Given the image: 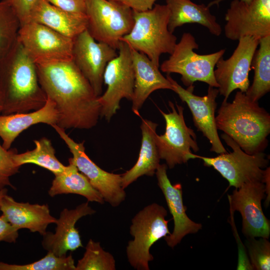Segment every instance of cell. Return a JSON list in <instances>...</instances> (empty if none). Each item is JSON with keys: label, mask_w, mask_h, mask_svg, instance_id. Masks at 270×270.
I'll use <instances>...</instances> for the list:
<instances>
[{"label": "cell", "mask_w": 270, "mask_h": 270, "mask_svg": "<svg viewBox=\"0 0 270 270\" xmlns=\"http://www.w3.org/2000/svg\"><path fill=\"white\" fill-rule=\"evenodd\" d=\"M36 65L39 84L56 104V124L65 130L94 127L100 115L98 96L74 61Z\"/></svg>", "instance_id": "1"}, {"label": "cell", "mask_w": 270, "mask_h": 270, "mask_svg": "<svg viewBox=\"0 0 270 270\" xmlns=\"http://www.w3.org/2000/svg\"><path fill=\"white\" fill-rule=\"evenodd\" d=\"M0 86L4 98L2 114L36 110L46 101L36 65L18 39L0 60Z\"/></svg>", "instance_id": "2"}, {"label": "cell", "mask_w": 270, "mask_h": 270, "mask_svg": "<svg viewBox=\"0 0 270 270\" xmlns=\"http://www.w3.org/2000/svg\"><path fill=\"white\" fill-rule=\"evenodd\" d=\"M216 124L218 130L249 154L264 152L268 146L270 114L245 92L238 91L231 102L224 99L216 116Z\"/></svg>", "instance_id": "3"}, {"label": "cell", "mask_w": 270, "mask_h": 270, "mask_svg": "<svg viewBox=\"0 0 270 270\" xmlns=\"http://www.w3.org/2000/svg\"><path fill=\"white\" fill-rule=\"evenodd\" d=\"M134 26L120 40L144 54L156 66L163 54H170L177 38L168 29L169 10L166 5L155 4L144 12L133 10Z\"/></svg>", "instance_id": "4"}, {"label": "cell", "mask_w": 270, "mask_h": 270, "mask_svg": "<svg viewBox=\"0 0 270 270\" xmlns=\"http://www.w3.org/2000/svg\"><path fill=\"white\" fill-rule=\"evenodd\" d=\"M198 46L192 34L184 33L168 58L160 66V69L168 74H180L181 80L186 88H194V82L200 81L218 88L214 70L226 50L222 49L210 54H200L194 52Z\"/></svg>", "instance_id": "5"}, {"label": "cell", "mask_w": 270, "mask_h": 270, "mask_svg": "<svg viewBox=\"0 0 270 270\" xmlns=\"http://www.w3.org/2000/svg\"><path fill=\"white\" fill-rule=\"evenodd\" d=\"M166 210L153 203L145 206L132 220L130 232L134 237L126 248L130 266L137 270H149L148 262L154 260L150 250L158 240L170 234Z\"/></svg>", "instance_id": "6"}, {"label": "cell", "mask_w": 270, "mask_h": 270, "mask_svg": "<svg viewBox=\"0 0 270 270\" xmlns=\"http://www.w3.org/2000/svg\"><path fill=\"white\" fill-rule=\"evenodd\" d=\"M232 152L220 154L214 158L205 157L190 152L188 159L200 158L206 166H212L229 182L228 188H238L244 184L259 181L264 182L268 159L264 152L254 154L245 152L228 136H221Z\"/></svg>", "instance_id": "7"}, {"label": "cell", "mask_w": 270, "mask_h": 270, "mask_svg": "<svg viewBox=\"0 0 270 270\" xmlns=\"http://www.w3.org/2000/svg\"><path fill=\"white\" fill-rule=\"evenodd\" d=\"M86 14L90 35L116 50L134 24L133 10L114 0H86Z\"/></svg>", "instance_id": "8"}, {"label": "cell", "mask_w": 270, "mask_h": 270, "mask_svg": "<svg viewBox=\"0 0 270 270\" xmlns=\"http://www.w3.org/2000/svg\"><path fill=\"white\" fill-rule=\"evenodd\" d=\"M118 56L107 64L104 74L106 92L98 97L101 106L100 116L110 122L120 108V100H132L134 96V73L130 48L120 40Z\"/></svg>", "instance_id": "9"}, {"label": "cell", "mask_w": 270, "mask_h": 270, "mask_svg": "<svg viewBox=\"0 0 270 270\" xmlns=\"http://www.w3.org/2000/svg\"><path fill=\"white\" fill-rule=\"evenodd\" d=\"M168 105L171 111L168 114L158 109L166 122L164 134L156 136V142L160 159L164 160L169 168L185 164L189 160L191 150H199L196 136L194 130L188 127L184 116V108L170 101Z\"/></svg>", "instance_id": "10"}, {"label": "cell", "mask_w": 270, "mask_h": 270, "mask_svg": "<svg viewBox=\"0 0 270 270\" xmlns=\"http://www.w3.org/2000/svg\"><path fill=\"white\" fill-rule=\"evenodd\" d=\"M18 40L36 64L72 60L74 39L42 24H22Z\"/></svg>", "instance_id": "11"}, {"label": "cell", "mask_w": 270, "mask_h": 270, "mask_svg": "<svg viewBox=\"0 0 270 270\" xmlns=\"http://www.w3.org/2000/svg\"><path fill=\"white\" fill-rule=\"evenodd\" d=\"M64 141L72 154L69 163L74 164L88 180L104 201L116 207L124 200L126 194L122 186V174L109 172L97 166L86 154L84 142H77L56 124L51 126Z\"/></svg>", "instance_id": "12"}, {"label": "cell", "mask_w": 270, "mask_h": 270, "mask_svg": "<svg viewBox=\"0 0 270 270\" xmlns=\"http://www.w3.org/2000/svg\"><path fill=\"white\" fill-rule=\"evenodd\" d=\"M224 18V34L230 40L245 36L260 40L270 36V0H254L250 4L233 0Z\"/></svg>", "instance_id": "13"}, {"label": "cell", "mask_w": 270, "mask_h": 270, "mask_svg": "<svg viewBox=\"0 0 270 270\" xmlns=\"http://www.w3.org/2000/svg\"><path fill=\"white\" fill-rule=\"evenodd\" d=\"M232 56L227 60L220 58L216 64L214 75L220 95L228 100L234 90L246 92L250 86L248 78L252 62L259 40L251 36L240 38Z\"/></svg>", "instance_id": "14"}, {"label": "cell", "mask_w": 270, "mask_h": 270, "mask_svg": "<svg viewBox=\"0 0 270 270\" xmlns=\"http://www.w3.org/2000/svg\"><path fill=\"white\" fill-rule=\"evenodd\" d=\"M266 194L264 183L256 181L244 184L228 195L230 211L240 214L242 232L246 238H269L270 222L263 212L261 204Z\"/></svg>", "instance_id": "15"}, {"label": "cell", "mask_w": 270, "mask_h": 270, "mask_svg": "<svg viewBox=\"0 0 270 270\" xmlns=\"http://www.w3.org/2000/svg\"><path fill=\"white\" fill-rule=\"evenodd\" d=\"M166 78L171 84L172 90L182 102L187 104L192 114L194 125L211 144L210 150L218 154L227 152L220 141L216 124L218 88L208 86L207 94L198 96L193 93L194 88H183L170 74H167Z\"/></svg>", "instance_id": "16"}, {"label": "cell", "mask_w": 270, "mask_h": 270, "mask_svg": "<svg viewBox=\"0 0 270 270\" xmlns=\"http://www.w3.org/2000/svg\"><path fill=\"white\" fill-rule=\"evenodd\" d=\"M118 54L116 50L108 44L96 41L86 30L74 39L72 60L97 96L102 94L105 68Z\"/></svg>", "instance_id": "17"}, {"label": "cell", "mask_w": 270, "mask_h": 270, "mask_svg": "<svg viewBox=\"0 0 270 270\" xmlns=\"http://www.w3.org/2000/svg\"><path fill=\"white\" fill-rule=\"evenodd\" d=\"M167 168L166 164H160L155 174L174 222L172 232L165 236L164 239L170 247L174 248L186 235L198 232L202 226L192 221L186 214L182 186L180 184H171L167 175Z\"/></svg>", "instance_id": "18"}, {"label": "cell", "mask_w": 270, "mask_h": 270, "mask_svg": "<svg viewBox=\"0 0 270 270\" xmlns=\"http://www.w3.org/2000/svg\"><path fill=\"white\" fill-rule=\"evenodd\" d=\"M96 212L86 202L75 208H64L56 222L54 233L47 232L43 236L42 246L48 252L58 256H66L68 251H74L83 247L79 231L75 227L76 222L81 218Z\"/></svg>", "instance_id": "19"}, {"label": "cell", "mask_w": 270, "mask_h": 270, "mask_svg": "<svg viewBox=\"0 0 270 270\" xmlns=\"http://www.w3.org/2000/svg\"><path fill=\"white\" fill-rule=\"evenodd\" d=\"M0 210L6 220L18 230L26 228L42 236L48 224L57 222L47 204L18 202L8 194L2 200Z\"/></svg>", "instance_id": "20"}, {"label": "cell", "mask_w": 270, "mask_h": 270, "mask_svg": "<svg viewBox=\"0 0 270 270\" xmlns=\"http://www.w3.org/2000/svg\"><path fill=\"white\" fill-rule=\"evenodd\" d=\"M130 52L134 73L132 110L138 115L139 110L152 92L160 89L172 90V86L161 74L159 67L146 55L131 48Z\"/></svg>", "instance_id": "21"}, {"label": "cell", "mask_w": 270, "mask_h": 270, "mask_svg": "<svg viewBox=\"0 0 270 270\" xmlns=\"http://www.w3.org/2000/svg\"><path fill=\"white\" fill-rule=\"evenodd\" d=\"M58 112L54 102L47 98L44 105L40 109L26 112L0 115V138L2 146L10 149L20 134L30 126L38 124L50 126L56 124Z\"/></svg>", "instance_id": "22"}, {"label": "cell", "mask_w": 270, "mask_h": 270, "mask_svg": "<svg viewBox=\"0 0 270 270\" xmlns=\"http://www.w3.org/2000/svg\"><path fill=\"white\" fill-rule=\"evenodd\" d=\"M30 22L42 24L74 39L86 30L88 21L86 14L68 12L46 0H40L31 14Z\"/></svg>", "instance_id": "23"}, {"label": "cell", "mask_w": 270, "mask_h": 270, "mask_svg": "<svg viewBox=\"0 0 270 270\" xmlns=\"http://www.w3.org/2000/svg\"><path fill=\"white\" fill-rule=\"evenodd\" d=\"M158 126L149 120L142 118V138L138 158L134 165L122 174L124 189L142 176H152L155 174L160 160L156 142Z\"/></svg>", "instance_id": "24"}, {"label": "cell", "mask_w": 270, "mask_h": 270, "mask_svg": "<svg viewBox=\"0 0 270 270\" xmlns=\"http://www.w3.org/2000/svg\"><path fill=\"white\" fill-rule=\"evenodd\" d=\"M166 5L169 10L168 29L171 32L186 24L196 23L206 27L216 36L221 34L222 27L208 6L190 0H166Z\"/></svg>", "instance_id": "25"}, {"label": "cell", "mask_w": 270, "mask_h": 270, "mask_svg": "<svg viewBox=\"0 0 270 270\" xmlns=\"http://www.w3.org/2000/svg\"><path fill=\"white\" fill-rule=\"evenodd\" d=\"M48 194L52 197L61 194H77L85 197L88 202L100 204L104 202L87 178L72 163H69L62 172L55 175Z\"/></svg>", "instance_id": "26"}, {"label": "cell", "mask_w": 270, "mask_h": 270, "mask_svg": "<svg viewBox=\"0 0 270 270\" xmlns=\"http://www.w3.org/2000/svg\"><path fill=\"white\" fill-rule=\"evenodd\" d=\"M258 45L251 64L254 70V80L245 92L256 102L270 91V36L259 40Z\"/></svg>", "instance_id": "27"}, {"label": "cell", "mask_w": 270, "mask_h": 270, "mask_svg": "<svg viewBox=\"0 0 270 270\" xmlns=\"http://www.w3.org/2000/svg\"><path fill=\"white\" fill-rule=\"evenodd\" d=\"M34 142L36 147L32 150L14 154L13 159L17 166L34 164L48 170L54 176L64 170L66 166L56 158V150L49 139L44 137Z\"/></svg>", "instance_id": "28"}, {"label": "cell", "mask_w": 270, "mask_h": 270, "mask_svg": "<svg viewBox=\"0 0 270 270\" xmlns=\"http://www.w3.org/2000/svg\"><path fill=\"white\" fill-rule=\"evenodd\" d=\"M20 22L7 0H0V60L17 40Z\"/></svg>", "instance_id": "29"}, {"label": "cell", "mask_w": 270, "mask_h": 270, "mask_svg": "<svg viewBox=\"0 0 270 270\" xmlns=\"http://www.w3.org/2000/svg\"><path fill=\"white\" fill-rule=\"evenodd\" d=\"M116 261L113 256L106 252L100 243L90 239L86 247L83 257L78 260L76 270H115Z\"/></svg>", "instance_id": "30"}, {"label": "cell", "mask_w": 270, "mask_h": 270, "mask_svg": "<svg viewBox=\"0 0 270 270\" xmlns=\"http://www.w3.org/2000/svg\"><path fill=\"white\" fill-rule=\"evenodd\" d=\"M0 270H76V266L71 254L58 256L48 252L43 258L28 264H8L0 261Z\"/></svg>", "instance_id": "31"}, {"label": "cell", "mask_w": 270, "mask_h": 270, "mask_svg": "<svg viewBox=\"0 0 270 270\" xmlns=\"http://www.w3.org/2000/svg\"><path fill=\"white\" fill-rule=\"evenodd\" d=\"M246 246L252 270L270 269V243L268 238L260 237L246 238Z\"/></svg>", "instance_id": "32"}, {"label": "cell", "mask_w": 270, "mask_h": 270, "mask_svg": "<svg viewBox=\"0 0 270 270\" xmlns=\"http://www.w3.org/2000/svg\"><path fill=\"white\" fill-rule=\"evenodd\" d=\"M16 152V149L6 150L0 142V190L7 186L15 189L10 182V178L18 173L20 168L16 164L13 159Z\"/></svg>", "instance_id": "33"}, {"label": "cell", "mask_w": 270, "mask_h": 270, "mask_svg": "<svg viewBox=\"0 0 270 270\" xmlns=\"http://www.w3.org/2000/svg\"><path fill=\"white\" fill-rule=\"evenodd\" d=\"M16 15L20 26L28 22L31 14L40 0H7Z\"/></svg>", "instance_id": "34"}, {"label": "cell", "mask_w": 270, "mask_h": 270, "mask_svg": "<svg viewBox=\"0 0 270 270\" xmlns=\"http://www.w3.org/2000/svg\"><path fill=\"white\" fill-rule=\"evenodd\" d=\"M50 4L64 10L86 14V0H46Z\"/></svg>", "instance_id": "35"}, {"label": "cell", "mask_w": 270, "mask_h": 270, "mask_svg": "<svg viewBox=\"0 0 270 270\" xmlns=\"http://www.w3.org/2000/svg\"><path fill=\"white\" fill-rule=\"evenodd\" d=\"M18 230L0 216V242H15L18 236Z\"/></svg>", "instance_id": "36"}, {"label": "cell", "mask_w": 270, "mask_h": 270, "mask_svg": "<svg viewBox=\"0 0 270 270\" xmlns=\"http://www.w3.org/2000/svg\"><path fill=\"white\" fill-rule=\"evenodd\" d=\"M120 2L132 10L144 12L152 9L156 0H114Z\"/></svg>", "instance_id": "37"}, {"label": "cell", "mask_w": 270, "mask_h": 270, "mask_svg": "<svg viewBox=\"0 0 270 270\" xmlns=\"http://www.w3.org/2000/svg\"><path fill=\"white\" fill-rule=\"evenodd\" d=\"M223 0H214L210 2L209 4L208 5V6L210 8V6L214 4H217L218 6L219 4ZM240 0L247 4H250L254 0Z\"/></svg>", "instance_id": "38"}, {"label": "cell", "mask_w": 270, "mask_h": 270, "mask_svg": "<svg viewBox=\"0 0 270 270\" xmlns=\"http://www.w3.org/2000/svg\"><path fill=\"white\" fill-rule=\"evenodd\" d=\"M4 106V98L3 94L0 86V114H2Z\"/></svg>", "instance_id": "39"}, {"label": "cell", "mask_w": 270, "mask_h": 270, "mask_svg": "<svg viewBox=\"0 0 270 270\" xmlns=\"http://www.w3.org/2000/svg\"><path fill=\"white\" fill-rule=\"evenodd\" d=\"M8 190L6 188L0 190V206H1L2 200L4 196L7 194Z\"/></svg>", "instance_id": "40"}]
</instances>
